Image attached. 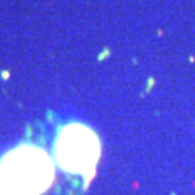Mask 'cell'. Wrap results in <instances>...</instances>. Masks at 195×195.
Listing matches in <instances>:
<instances>
[{
  "label": "cell",
  "mask_w": 195,
  "mask_h": 195,
  "mask_svg": "<svg viewBox=\"0 0 195 195\" xmlns=\"http://www.w3.org/2000/svg\"><path fill=\"white\" fill-rule=\"evenodd\" d=\"M55 181V162L49 153L22 143L0 159V195H42Z\"/></svg>",
  "instance_id": "cell-1"
},
{
  "label": "cell",
  "mask_w": 195,
  "mask_h": 195,
  "mask_svg": "<svg viewBox=\"0 0 195 195\" xmlns=\"http://www.w3.org/2000/svg\"><path fill=\"white\" fill-rule=\"evenodd\" d=\"M100 155V139L96 131L85 124H66L55 139V163L68 173L93 176Z\"/></svg>",
  "instance_id": "cell-2"
}]
</instances>
